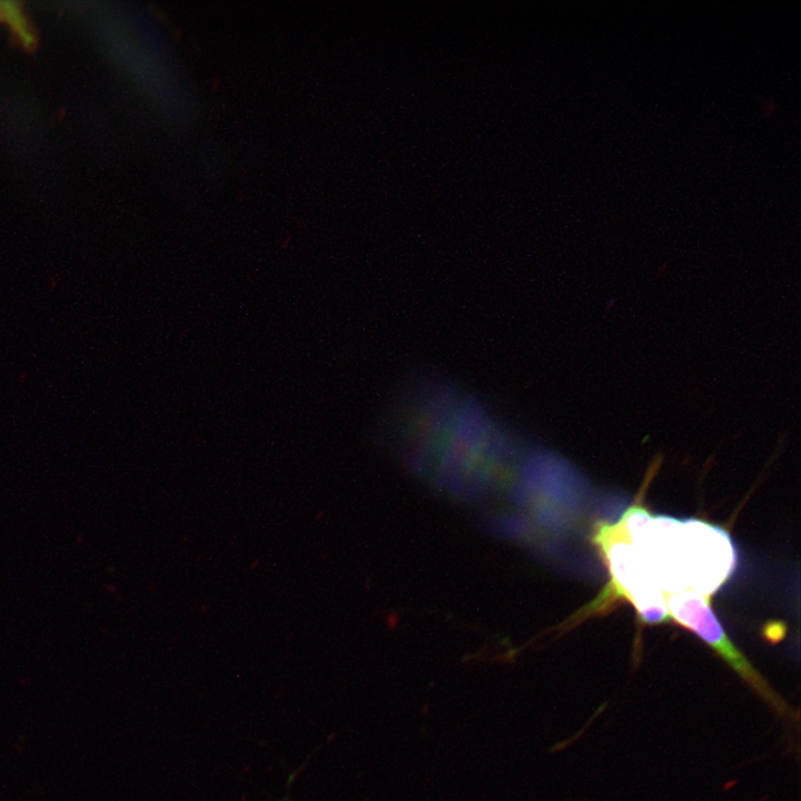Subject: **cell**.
Wrapping results in <instances>:
<instances>
[{
	"instance_id": "2",
	"label": "cell",
	"mask_w": 801,
	"mask_h": 801,
	"mask_svg": "<svg viewBox=\"0 0 801 801\" xmlns=\"http://www.w3.org/2000/svg\"><path fill=\"white\" fill-rule=\"evenodd\" d=\"M663 593L672 620L711 646L778 713H787L785 702L729 639L710 607L709 597L691 590Z\"/></svg>"
},
{
	"instance_id": "1",
	"label": "cell",
	"mask_w": 801,
	"mask_h": 801,
	"mask_svg": "<svg viewBox=\"0 0 801 801\" xmlns=\"http://www.w3.org/2000/svg\"><path fill=\"white\" fill-rule=\"evenodd\" d=\"M593 543L605 561L610 580L602 592L562 627L568 629L592 614L604 612L619 600L630 602L642 623L656 624L671 620L664 593L642 568L622 515L615 523L597 524Z\"/></svg>"
},
{
	"instance_id": "3",
	"label": "cell",
	"mask_w": 801,
	"mask_h": 801,
	"mask_svg": "<svg viewBox=\"0 0 801 801\" xmlns=\"http://www.w3.org/2000/svg\"><path fill=\"white\" fill-rule=\"evenodd\" d=\"M683 541L689 586L711 599L731 576L736 555L729 534L698 520L683 521Z\"/></svg>"
}]
</instances>
